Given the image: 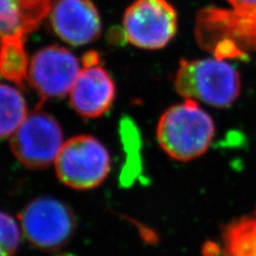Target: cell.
<instances>
[{
	"instance_id": "1",
	"label": "cell",
	"mask_w": 256,
	"mask_h": 256,
	"mask_svg": "<svg viewBox=\"0 0 256 256\" xmlns=\"http://www.w3.org/2000/svg\"><path fill=\"white\" fill-rule=\"evenodd\" d=\"M226 2L198 12L196 42L218 59H244L256 54V0Z\"/></svg>"
},
{
	"instance_id": "2",
	"label": "cell",
	"mask_w": 256,
	"mask_h": 256,
	"mask_svg": "<svg viewBox=\"0 0 256 256\" xmlns=\"http://www.w3.org/2000/svg\"><path fill=\"white\" fill-rule=\"evenodd\" d=\"M216 134L212 118L198 102L185 100L168 109L157 126V140L174 160L192 162L210 150Z\"/></svg>"
},
{
	"instance_id": "3",
	"label": "cell",
	"mask_w": 256,
	"mask_h": 256,
	"mask_svg": "<svg viewBox=\"0 0 256 256\" xmlns=\"http://www.w3.org/2000/svg\"><path fill=\"white\" fill-rule=\"evenodd\" d=\"M174 86L184 100L224 109L234 105L242 92V78L235 66L216 57L182 60Z\"/></svg>"
},
{
	"instance_id": "4",
	"label": "cell",
	"mask_w": 256,
	"mask_h": 256,
	"mask_svg": "<svg viewBox=\"0 0 256 256\" xmlns=\"http://www.w3.org/2000/svg\"><path fill=\"white\" fill-rule=\"evenodd\" d=\"M59 180L70 188L89 190L105 182L111 171L109 152L92 136H76L64 142L54 162Z\"/></svg>"
},
{
	"instance_id": "5",
	"label": "cell",
	"mask_w": 256,
	"mask_h": 256,
	"mask_svg": "<svg viewBox=\"0 0 256 256\" xmlns=\"http://www.w3.org/2000/svg\"><path fill=\"white\" fill-rule=\"evenodd\" d=\"M178 27V12L168 0H136L123 18L126 41L146 50H159L169 45Z\"/></svg>"
},
{
	"instance_id": "6",
	"label": "cell",
	"mask_w": 256,
	"mask_h": 256,
	"mask_svg": "<svg viewBox=\"0 0 256 256\" xmlns=\"http://www.w3.org/2000/svg\"><path fill=\"white\" fill-rule=\"evenodd\" d=\"M63 144L61 126L41 110L28 114L10 138L12 153L30 169H43L54 164Z\"/></svg>"
},
{
	"instance_id": "7",
	"label": "cell",
	"mask_w": 256,
	"mask_h": 256,
	"mask_svg": "<svg viewBox=\"0 0 256 256\" xmlns=\"http://www.w3.org/2000/svg\"><path fill=\"white\" fill-rule=\"evenodd\" d=\"M24 235L36 248L57 250L73 235L76 219L70 208L52 198H38L20 214Z\"/></svg>"
},
{
	"instance_id": "8",
	"label": "cell",
	"mask_w": 256,
	"mask_h": 256,
	"mask_svg": "<svg viewBox=\"0 0 256 256\" xmlns=\"http://www.w3.org/2000/svg\"><path fill=\"white\" fill-rule=\"evenodd\" d=\"M80 70L74 54L61 46H48L30 60L27 79L44 100L59 98L70 93Z\"/></svg>"
},
{
	"instance_id": "9",
	"label": "cell",
	"mask_w": 256,
	"mask_h": 256,
	"mask_svg": "<svg viewBox=\"0 0 256 256\" xmlns=\"http://www.w3.org/2000/svg\"><path fill=\"white\" fill-rule=\"evenodd\" d=\"M116 94V84L100 64L98 54H86L82 70L70 93L72 107L84 118H100L114 105Z\"/></svg>"
},
{
	"instance_id": "10",
	"label": "cell",
	"mask_w": 256,
	"mask_h": 256,
	"mask_svg": "<svg viewBox=\"0 0 256 256\" xmlns=\"http://www.w3.org/2000/svg\"><path fill=\"white\" fill-rule=\"evenodd\" d=\"M54 32L73 46L91 44L102 34V20L91 0H54L50 12Z\"/></svg>"
},
{
	"instance_id": "11",
	"label": "cell",
	"mask_w": 256,
	"mask_h": 256,
	"mask_svg": "<svg viewBox=\"0 0 256 256\" xmlns=\"http://www.w3.org/2000/svg\"><path fill=\"white\" fill-rule=\"evenodd\" d=\"M52 0H0V42L25 40L50 15Z\"/></svg>"
},
{
	"instance_id": "12",
	"label": "cell",
	"mask_w": 256,
	"mask_h": 256,
	"mask_svg": "<svg viewBox=\"0 0 256 256\" xmlns=\"http://www.w3.org/2000/svg\"><path fill=\"white\" fill-rule=\"evenodd\" d=\"M222 236L228 256H256V207L249 214L230 222Z\"/></svg>"
},
{
	"instance_id": "13",
	"label": "cell",
	"mask_w": 256,
	"mask_h": 256,
	"mask_svg": "<svg viewBox=\"0 0 256 256\" xmlns=\"http://www.w3.org/2000/svg\"><path fill=\"white\" fill-rule=\"evenodd\" d=\"M27 116L22 94L12 86L0 84V139L11 138Z\"/></svg>"
},
{
	"instance_id": "14",
	"label": "cell",
	"mask_w": 256,
	"mask_h": 256,
	"mask_svg": "<svg viewBox=\"0 0 256 256\" xmlns=\"http://www.w3.org/2000/svg\"><path fill=\"white\" fill-rule=\"evenodd\" d=\"M29 63L25 40L11 38L0 42V73L4 77L22 84L28 76Z\"/></svg>"
},
{
	"instance_id": "15",
	"label": "cell",
	"mask_w": 256,
	"mask_h": 256,
	"mask_svg": "<svg viewBox=\"0 0 256 256\" xmlns=\"http://www.w3.org/2000/svg\"><path fill=\"white\" fill-rule=\"evenodd\" d=\"M20 244L18 224L6 212H0V256H14Z\"/></svg>"
}]
</instances>
